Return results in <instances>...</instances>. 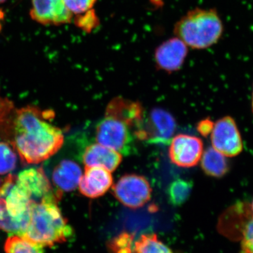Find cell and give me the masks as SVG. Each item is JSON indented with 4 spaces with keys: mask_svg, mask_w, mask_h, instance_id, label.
I'll return each mask as SVG.
<instances>
[{
    "mask_svg": "<svg viewBox=\"0 0 253 253\" xmlns=\"http://www.w3.org/2000/svg\"><path fill=\"white\" fill-rule=\"evenodd\" d=\"M54 113L34 106L14 109L0 120V137L12 146L21 161L38 164L56 154L64 136L53 126Z\"/></svg>",
    "mask_w": 253,
    "mask_h": 253,
    "instance_id": "cell-1",
    "label": "cell"
},
{
    "mask_svg": "<svg viewBox=\"0 0 253 253\" xmlns=\"http://www.w3.org/2000/svg\"><path fill=\"white\" fill-rule=\"evenodd\" d=\"M61 191L31 206L29 221L21 237L41 247L66 242L73 236L72 227L58 206Z\"/></svg>",
    "mask_w": 253,
    "mask_h": 253,
    "instance_id": "cell-2",
    "label": "cell"
},
{
    "mask_svg": "<svg viewBox=\"0 0 253 253\" xmlns=\"http://www.w3.org/2000/svg\"><path fill=\"white\" fill-rule=\"evenodd\" d=\"M223 30L222 21L216 10L196 8L188 11L176 23L174 32L188 47L204 49L219 41Z\"/></svg>",
    "mask_w": 253,
    "mask_h": 253,
    "instance_id": "cell-3",
    "label": "cell"
},
{
    "mask_svg": "<svg viewBox=\"0 0 253 253\" xmlns=\"http://www.w3.org/2000/svg\"><path fill=\"white\" fill-rule=\"evenodd\" d=\"M134 137L129 126L114 118L105 116L96 126V139L98 144L121 154H130L134 147Z\"/></svg>",
    "mask_w": 253,
    "mask_h": 253,
    "instance_id": "cell-4",
    "label": "cell"
},
{
    "mask_svg": "<svg viewBox=\"0 0 253 253\" xmlns=\"http://www.w3.org/2000/svg\"><path fill=\"white\" fill-rule=\"evenodd\" d=\"M113 194L116 199L126 208L137 209L147 204L151 198L149 181L144 176L126 174L113 186Z\"/></svg>",
    "mask_w": 253,
    "mask_h": 253,
    "instance_id": "cell-5",
    "label": "cell"
},
{
    "mask_svg": "<svg viewBox=\"0 0 253 253\" xmlns=\"http://www.w3.org/2000/svg\"><path fill=\"white\" fill-rule=\"evenodd\" d=\"M176 126L175 120L170 113L156 108L151 111L142 126L134 132V136L139 140L167 144L172 140Z\"/></svg>",
    "mask_w": 253,
    "mask_h": 253,
    "instance_id": "cell-6",
    "label": "cell"
},
{
    "mask_svg": "<svg viewBox=\"0 0 253 253\" xmlns=\"http://www.w3.org/2000/svg\"><path fill=\"white\" fill-rule=\"evenodd\" d=\"M212 147L225 156L235 157L244 149L242 138L234 118L230 116L218 120L211 132Z\"/></svg>",
    "mask_w": 253,
    "mask_h": 253,
    "instance_id": "cell-7",
    "label": "cell"
},
{
    "mask_svg": "<svg viewBox=\"0 0 253 253\" xmlns=\"http://www.w3.org/2000/svg\"><path fill=\"white\" fill-rule=\"evenodd\" d=\"M203 153L204 144L197 136L179 134L169 143V159L178 167H194L201 161Z\"/></svg>",
    "mask_w": 253,
    "mask_h": 253,
    "instance_id": "cell-8",
    "label": "cell"
},
{
    "mask_svg": "<svg viewBox=\"0 0 253 253\" xmlns=\"http://www.w3.org/2000/svg\"><path fill=\"white\" fill-rule=\"evenodd\" d=\"M31 18L44 25H61L70 23L73 14L64 0H32Z\"/></svg>",
    "mask_w": 253,
    "mask_h": 253,
    "instance_id": "cell-9",
    "label": "cell"
},
{
    "mask_svg": "<svg viewBox=\"0 0 253 253\" xmlns=\"http://www.w3.org/2000/svg\"><path fill=\"white\" fill-rule=\"evenodd\" d=\"M188 46L177 37L160 44L154 54L155 62L159 69L172 73L182 67L188 54Z\"/></svg>",
    "mask_w": 253,
    "mask_h": 253,
    "instance_id": "cell-10",
    "label": "cell"
},
{
    "mask_svg": "<svg viewBox=\"0 0 253 253\" xmlns=\"http://www.w3.org/2000/svg\"><path fill=\"white\" fill-rule=\"evenodd\" d=\"M105 116L125 123L133 129L134 134L142 126L145 118L144 108L140 103L123 97H116L110 101Z\"/></svg>",
    "mask_w": 253,
    "mask_h": 253,
    "instance_id": "cell-11",
    "label": "cell"
},
{
    "mask_svg": "<svg viewBox=\"0 0 253 253\" xmlns=\"http://www.w3.org/2000/svg\"><path fill=\"white\" fill-rule=\"evenodd\" d=\"M113 185L111 172L101 167H85L79 183L80 192L90 199L104 196Z\"/></svg>",
    "mask_w": 253,
    "mask_h": 253,
    "instance_id": "cell-12",
    "label": "cell"
},
{
    "mask_svg": "<svg viewBox=\"0 0 253 253\" xmlns=\"http://www.w3.org/2000/svg\"><path fill=\"white\" fill-rule=\"evenodd\" d=\"M16 181L27 191L34 202H39L44 198L56 194L42 168L23 170L16 176Z\"/></svg>",
    "mask_w": 253,
    "mask_h": 253,
    "instance_id": "cell-13",
    "label": "cell"
},
{
    "mask_svg": "<svg viewBox=\"0 0 253 253\" xmlns=\"http://www.w3.org/2000/svg\"><path fill=\"white\" fill-rule=\"evenodd\" d=\"M85 167H101L113 172L122 162V155L114 150L99 144L86 148L83 156Z\"/></svg>",
    "mask_w": 253,
    "mask_h": 253,
    "instance_id": "cell-14",
    "label": "cell"
},
{
    "mask_svg": "<svg viewBox=\"0 0 253 253\" xmlns=\"http://www.w3.org/2000/svg\"><path fill=\"white\" fill-rule=\"evenodd\" d=\"M83 176L81 167L77 163L70 160H64L55 168L52 174V181L59 191H74L79 185Z\"/></svg>",
    "mask_w": 253,
    "mask_h": 253,
    "instance_id": "cell-15",
    "label": "cell"
},
{
    "mask_svg": "<svg viewBox=\"0 0 253 253\" xmlns=\"http://www.w3.org/2000/svg\"><path fill=\"white\" fill-rule=\"evenodd\" d=\"M30 214L18 212L0 195V230L22 236L27 227Z\"/></svg>",
    "mask_w": 253,
    "mask_h": 253,
    "instance_id": "cell-16",
    "label": "cell"
},
{
    "mask_svg": "<svg viewBox=\"0 0 253 253\" xmlns=\"http://www.w3.org/2000/svg\"><path fill=\"white\" fill-rule=\"evenodd\" d=\"M111 253H173L156 234H144L136 241L124 247L114 250Z\"/></svg>",
    "mask_w": 253,
    "mask_h": 253,
    "instance_id": "cell-17",
    "label": "cell"
},
{
    "mask_svg": "<svg viewBox=\"0 0 253 253\" xmlns=\"http://www.w3.org/2000/svg\"><path fill=\"white\" fill-rule=\"evenodd\" d=\"M201 168L205 174L212 177L220 178L229 171L225 156L213 147L208 148L201 157Z\"/></svg>",
    "mask_w": 253,
    "mask_h": 253,
    "instance_id": "cell-18",
    "label": "cell"
},
{
    "mask_svg": "<svg viewBox=\"0 0 253 253\" xmlns=\"http://www.w3.org/2000/svg\"><path fill=\"white\" fill-rule=\"evenodd\" d=\"M192 189V181L182 179L172 181L167 191L169 202L175 206L184 204L191 196Z\"/></svg>",
    "mask_w": 253,
    "mask_h": 253,
    "instance_id": "cell-19",
    "label": "cell"
},
{
    "mask_svg": "<svg viewBox=\"0 0 253 253\" xmlns=\"http://www.w3.org/2000/svg\"><path fill=\"white\" fill-rule=\"evenodd\" d=\"M4 250L6 253H44L41 246L32 244L21 236L16 235L6 239Z\"/></svg>",
    "mask_w": 253,
    "mask_h": 253,
    "instance_id": "cell-20",
    "label": "cell"
},
{
    "mask_svg": "<svg viewBox=\"0 0 253 253\" xmlns=\"http://www.w3.org/2000/svg\"><path fill=\"white\" fill-rule=\"evenodd\" d=\"M17 162V155L11 145L0 141V175L9 174L14 170Z\"/></svg>",
    "mask_w": 253,
    "mask_h": 253,
    "instance_id": "cell-21",
    "label": "cell"
},
{
    "mask_svg": "<svg viewBox=\"0 0 253 253\" xmlns=\"http://www.w3.org/2000/svg\"><path fill=\"white\" fill-rule=\"evenodd\" d=\"M241 253H253V216L244 223L241 231Z\"/></svg>",
    "mask_w": 253,
    "mask_h": 253,
    "instance_id": "cell-22",
    "label": "cell"
},
{
    "mask_svg": "<svg viewBox=\"0 0 253 253\" xmlns=\"http://www.w3.org/2000/svg\"><path fill=\"white\" fill-rule=\"evenodd\" d=\"M96 0H64L65 4L71 13L82 14L90 11Z\"/></svg>",
    "mask_w": 253,
    "mask_h": 253,
    "instance_id": "cell-23",
    "label": "cell"
},
{
    "mask_svg": "<svg viewBox=\"0 0 253 253\" xmlns=\"http://www.w3.org/2000/svg\"><path fill=\"white\" fill-rule=\"evenodd\" d=\"M214 123L211 120L205 119L200 121L197 125V130L201 135L207 136L212 132Z\"/></svg>",
    "mask_w": 253,
    "mask_h": 253,
    "instance_id": "cell-24",
    "label": "cell"
},
{
    "mask_svg": "<svg viewBox=\"0 0 253 253\" xmlns=\"http://www.w3.org/2000/svg\"><path fill=\"white\" fill-rule=\"evenodd\" d=\"M14 108V103L11 100L2 97L0 95V120L6 116Z\"/></svg>",
    "mask_w": 253,
    "mask_h": 253,
    "instance_id": "cell-25",
    "label": "cell"
},
{
    "mask_svg": "<svg viewBox=\"0 0 253 253\" xmlns=\"http://www.w3.org/2000/svg\"><path fill=\"white\" fill-rule=\"evenodd\" d=\"M250 209H251V212L252 213L253 216V200L252 203H251V206H250Z\"/></svg>",
    "mask_w": 253,
    "mask_h": 253,
    "instance_id": "cell-26",
    "label": "cell"
},
{
    "mask_svg": "<svg viewBox=\"0 0 253 253\" xmlns=\"http://www.w3.org/2000/svg\"><path fill=\"white\" fill-rule=\"evenodd\" d=\"M252 109H253V94H252Z\"/></svg>",
    "mask_w": 253,
    "mask_h": 253,
    "instance_id": "cell-27",
    "label": "cell"
},
{
    "mask_svg": "<svg viewBox=\"0 0 253 253\" xmlns=\"http://www.w3.org/2000/svg\"><path fill=\"white\" fill-rule=\"evenodd\" d=\"M3 181H4V180H1V179H0V186L2 184Z\"/></svg>",
    "mask_w": 253,
    "mask_h": 253,
    "instance_id": "cell-28",
    "label": "cell"
},
{
    "mask_svg": "<svg viewBox=\"0 0 253 253\" xmlns=\"http://www.w3.org/2000/svg\"><path fill=\"white\" fill-rule=\"evenodd\" d=\"M5 1H6V0H0V4H1V3L4 2Z\"/></svg>",
    "mask_w": 253,
    "mask_h": 253,
    "instance_id": "cell-29",
    "label": "cell"
}]
</instances>
